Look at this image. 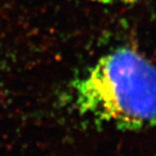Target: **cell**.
I'll use <instances>...</instances> for the list:
<instances>
[{
	"label": "cell",
	"mask_w": 156,
	"mask_h": 156,
	"mask_svg": "<svg viewBox=\"0 0 156 156\" xmlns=\"http://www.w3.org/2000/svg\"><path fill=\"white\" fill-rule=\"evenodd\" d=\"M71 105L80 116L122 131L156 125V65L131 47L111 50L72 81Z\"/></svg>",
	"instance_id": "cell-1"
},
{
	"label": "cell",
	"mask_w": 156,
	"mask_h": 156,
	"mask_svg": "<svg viewBox=\"0 0 156 156\" xmlns=\"http://www.w3.org/2000/svg\"><path fill=\"white\" fill-rule=\"evenodd\" d=\"M90 1H94L101 3V4H129V3L135 2V0H90Z\"/></svg>",
	"instance_id": "cell-2"
}]
</instances>
